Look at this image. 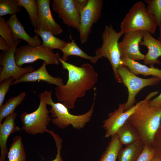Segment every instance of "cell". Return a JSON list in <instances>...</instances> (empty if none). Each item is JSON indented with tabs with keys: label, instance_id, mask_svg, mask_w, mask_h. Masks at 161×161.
<instances>
[{
	"label": "cell",
	"instance_id": "cell-1",
	"mask_svg": "<svg viewBox=\"0 0 161 161\" xmlns=\"http://www.w3.org/2000/svg\"><path fill=\"white\" fill-rule=\"evenodd\" d=\"M58 58L63 69L68 71V79L66 84L55 88V95L68 108H73L77 100L84 96L97 82L98 74L89 63L78 66Z\"/></svg>",
	"mask_w": 161,
	"mask_h": 161
},
{
	"label": "cell",
	"instance_id": "cell-2",
	"mask_svg": "<svg viewBox=\"0 0 161 161\" xmlns=\"http://www.w3.org/2000/svg\"><path fill=\"white\" fill-rule=\"evenodd\" d=\"M158 92H153L148 95L127 120L137 130L144 146H152L160 127L161 107L149 105L151 99Z\"/></svg>",
	"mask_w": 161,
	"mask_h": 161
},
{
	"label": "cell",
	"instance_id": "cell-3",
	"mask_svg": "<svg viewBox=\"0 0 161 161\" xmlns=\"http://www.w3.org/2000/svg\"><path fill=\"white\" fill-rule=\"evenodd\" d=\"M44 92L47 104L51 106L49 112L53 118L51 121L58 128L64 129L71 125L74 128L78 130L83 128L90 121L94 110L96 96L95 90L93 102L90 109L86 113L79 115L70 113L68 108L63 103H54L52 97V91L45 90Z\"/></svg>",
	"mask_w": 161,
	"mask_h": 161
},
{
	"label": "cell",
	"instance_id": "cell-4",
	"mask_svg": "<svg viewBox=\"0 0 161 161\" xmlns=\"http://www.w3.org/2000/svg\"><path fill=\"white\" fill-rule=\"evenodd\" d=\"M158 24L156 18L147 11L142 1L134 3L121 22L120 31L123 34L131 31H147L154 34Z\"/></svg>",
	"mask_w": 161,
	"mask_h": 161
},
{
	"label": "cell",
	"instance_id": "cell-5",
	"mask_svg": "<svg viewBox=\"0 0 161 161\" xmlns=\"http://www.w3.org/2000/svg\"><path fill=\"white\" fill-rule=\"evenodd\" d=\"M123 34L120 31L117 32L112 26L106 25L102 34L103 43L101 46L95 50V55L98 59L103 57L109 60L114 78L119 83L122 82L117 69L123 64L118 47V40Z\"/></svg>",
	"mask_w": 161,
	"mask_h": 161
},
{
	"label": "cell",
	"instance_id": "cell-6",
	"mask_svg": "<svg viewBox=\"0 0 161 161\" xmlns=\"http://www.w3.org/2000/svg\"><path fill=\"white\" fill-rule=\"evenodd\" d=\"M39 97L40 103L37 109L30 113L24 112L20 116L22 123V130L33 135L47 132V127L52 120L47 108L44 92L40 93Z\"/></svg>",
	"mask_w": 161,
	"mask_h": 161
},
{
	"label": "cell",
	"instance_id": "cell-7",
	"mask_svg": "<svg viewBox=\"0 0 161 161\" xmlns=\"http://www.w3.org/2000/svg\"><path fill=\"white\" fill-rule=\"evenodd\" d=\"M117 71L122 82L128 90V97L125 103L124 112L134 105L136 95L142 89L146 86L155 85L161 81L160 79L156 77L153 76L148 78L139 77L123 64L118 67Z\"/></svg>",
	"mask_w": 161,
	"mask_h": 161
},
{
	"label": "cell",
	"instance_id": "cell-8",
	"mask_svg": "<svg viewBox=\"0 0 161 161\" xmlns=\"http://www.w3.org/2000/svg\"><path fill=\"white\" fill-rule=\"evenodd\" d=\"M88 0H53V10L63 23L78 31L79 30L81 12Z\"/></svg>",
	"mask_w": 161,
	"mask_h": 161
},
{
	"label": "cell",
	"instance_id": "cell-9",
	"mask_svg": "<svg viewBox=\"0 0 161 161\" xmlns=\"http://www.w3.org/2000/svg\"><path fill=\"white\" fill-rule=\"evenodd\" d=\"M59 57V53H55L52 50L41 46L33 47L28 45L17 48L14 56L16 64L20 67L38 60H43L47 64L58 65L60 63Z\"/></svg>",
	"mask_w": 161,
	"mask_h": 161
},
{
	"label": "cell",
	"instance_id": "cell-10",
	"mask_svg": "<svg viewBox=\"0 0 161 161\" xmlns=\"http://www.w3.org/2000/svg\"><path fill=\"white\" fill-rule=\"evenodd\" d=\"M20 40L16 41L14 45L8 51L2 52L0 55V64L1 69L0 73V83L7 79L12 77L17 80L25 75L35 70L31 66L21 67L16 64L15 54Z\"/></svg>",
	"mask_w": 161,
	"mask_h": 161
},
{
	"label": "cell",
	"instance_id": "cell-11",
	"mask_svg": "<svg viewBox=\"0 0 161 161\" xmlns=\"http://www.w3.org/2000/svg\"><path fill=\"white\" fill-rule=\"evenodd\" d=\"M103 2V0H88L82 10L78 31L80 41L82 44L87 42L93 25L100 18Z\"/></svg>",
	"mask_w": 161,
	"mask_h": 161
},
{
	"label": "cell",
	"instance_id": "cell-12",
	"mask_svg": "<svg viewBox=\"0 0 161 161\" xmlns=\"http://www.w3.org/2000/svg\"><path fill=\"white\" fill-rule=\"evenodd\" d=\"M122 40L118 43L121 58L135 60H144L145 55L141 52L139 45L142 40L143 31H131L124 34Z\"/></svg>",
	"mask_w": 161,
	"mask_h": 161
},
{
	"label": "cell",
	"instance_id": "cell-13",
	"mask_svg": "<svg viewBox=\"0 0 161 161\" xmlns=\"http://www.w3.org/2000/svg\"><path fill=\"white\" fill-rule=\"evenodd\" d=\"M143 100L137 103L125 112L124 111L125 103L119 104L118 108L109 113L108 118L103 122V127L106 130L105 137L108 138L116 134L119 129L127 121Z\"/></svg>",
	"mask_w": 161,
	"mask_h": 161
},
{
	"label": "cell",
	"instance_id": "cell-14",
	"mask_svg": "<svg viewBox=\"0 0 161 161\" xmlns=\"http://www.w3.org/2000/svg\"><path fill=\"white\" fill-rule=\"evenodd\" d=\"M38 6V16L36 28L49 31L54 35L60 34L63 29L54 19L51 12L50 0H37Z\"/></svg>",
	"mask_w": 161,
	"mask_h": 161
},
{
	"label": "cell",
	"instance_id": "cell-15",
	"mask_svg": "<svg viewBox=\"0 0 161 161\" xmlns=\"http://www.w3.org/2000/svg\"><path fill=\"white\" fill-rule=\"evenodd\" d=\"M140 44L145 46L148 49L143 60L145 65L153 66L154 64H161L158 59L161 56V39L157 40L149 32L143 31V39Z\"/></svg>",
	"mask_w": 161,
	"mask_h": 161
},
{
	"label": "cell",
	"instance_id": "cell-16",
	"mask_svg": "<svg viewBox=\"0 0 161 161\" xmlns=\"http://www.w3.org/2000/svg\"><path fill=\"white\" fill-rule=\"evenodd\" d=\"M17 116V113L14 112L6 117L3 122L0 124V161H6L8 152L7 141L9 136L22 130L16 125L15 120Z\"/></svg>",
	"mask_w": 161,
	"mask_h": 161
},
{
	"label": "cell",
	"instance_id": "cell-17",
	"mask_svg": "<svg viewBox=\"0 0 161 161\" xmlns=\"http://www.w3.org/2000/svg\"><path fill=\"white\" fill-rule=\"evenodd\" d=\"M47 64L44 62L37 70L29 73L13 82L12 85L24 82H33L43 81L49 84L60 86L64 85L63 80L59 77H55L51 75L46 69Z\"/></svg>",
	"mask_w": 161,
	"mask_h": 161
},
{
	"label": "cell",
	"instance_id": "cell-18",
	"mask_svg": "<svg viewBox=\"0 0 161 161\" xmlns=\"http://www.w3.org/2000/svg\"><path fill=\"white\" fill-rule=\"evenodd\" d=\"M10 26L15 41L22 39L26 41L28 45L33 47L40 46L42 42L36 35L33 37L30 36L24 30V27L17 18L16 14L11 15L7 21Z\"/></svg>",
	"mask_w": 161,
	"mask_h": 161
},
{
	"label": "cell",
	"instance_id": "cell-19",
	"mask_svg": "<svg viewBox=\"0 0 161 161\" xmlns=\"http://www.w3.org/2000/svg\"><path fill=\"white\" fill-rule=\"evenodd\" d=\"M121 59L123 64L134 74L136 75H142L144 76L152 75L158 77L161 80V69L153 66L148 67L145 65L127 58H121Z\"/></svg>",
	"mask_w": 161,
	"mask_h": 161
},
{
	"label": "cell",
	"instance_id": "cell-20",
	"mask_svg": "<svg viewBox=\"0 0 161 161\" xmlns=\"http://www.w3.org/2000/svg\"><path fill=\"white\" fill-rule=\"evenodd\" d=\"M144 146L141 140L126 145L118 154V161H137L142 152Z\"/></svg>",
	"mask_w": 161,
	"mask_h": 161
},
{
	"label": "cell",
	"instance_id": "cell-21",
	"mask_svg": "<svg viewBox=\"0 0 161 161\" xmlns=\"http://www.w3.org/2000/svg\"><path fill=\"white\" fill-rule=\"evenodd\" d=\"M63 53V55L60 58L63 61H66L70 56L75 55L89 61L93 64L97 63L98 58L95 56H91L81 49L74 40L67 42L62 48L60 49Z\"/></svg>",
	"mask_w": 161,
	"mask_h": 161
},
{
	"label": "cell",
	"instance_id": "cell-22",
	"mask_svg": "<svg viewBox=\"0 0 161 161\" xmlns=\"http://www.w3.org/2000/svg\"><path fill=\"white\" fill-rule=\"evenodd\" d=\"M116 134L120 143L125 146L141 140L137 130L127 121L119 129Z\"/></svg>",
	"mask_w": 161,
	"mask_h": 161
},
{
	"label": "cell",
	"instance_id": "cell-23",
	"mask_svg": "<svg viewBox=\"0 0 161 161\" xmlns=\"http://www.w3.org/2000/svg\"><path fill=\"white\" fill-rule=\"evenodd\" d=\"M34 31L36 35L41 38L42 44L41 46L44 47L52 50L55 49H60L67 43L56 37L50 32L37 29H34Z\"/></svg>",
	"mask_w": 161,
	"mask_h": 161
},
{
	"label": "cell",
	"instance_id": "cell-24",
	"mask_svg": "<svg viewBox=\"0 0 161 161\" xmlns=\"http://www.w3.org/2000/svg\"><path fill=\"white\" fill-rule=\"evenodd\" d=\"M8 161H26V154L21 136H15L8 151Z\"/></svg>",
	"mask_w": 161,
	"mask_h": 161
},
{
	"label": "cell",
	"instance_id": "cell-25",
	"mask_svg": "<svg viewBox=\"0 0 161 161\" xmlns=\"http://www.w3.org/2000/svg\"><path fill=\"white\" fill-rule=\"evenodd\" d=\"M122 145L116 134L112 136L98 161H116L118 154L122 148Z\"/></svg>",
	"mask_w": 161,
	"mask_h": 161
},
{
	"label": "cell",
	"instance_id": "cell-26",
	"mask_svg": "<svg viewBox=\"0 0 161 161\" xmlns=\"http://www.w3.org/2000/svg\"><path fill=\"white\" fill-rule=\"evenodd\" d=\"M26 96V93L22 92L17 96L8 99L0 107V124L4 118L14 112L16 108L22 103Z\"/></svg>",
	"mask_w": 161,
	"mask_h": 161
},
{
	"label": "cell",
	"instance_id": "cell-27",
	"mask_svg": "<svg viewBox=\"0 0 161 161\" xmlns=\"http://www.w3.org/2000/svg\"><path fill=\"white\" fill-rule=\"evenodd\" d=\"M18 5L24 8L28 13L32 26L37 27L38 16V6L37 0H16Z\"/></svg>",
	"mask_w": 161,
	"mask_h": 161
},
{
	"label": "cell",
	"instance_id": "cell-28",
	"mask_svg": "<svg viewBox=\"0 0 161 161\" xmlns=\"http://www.w3.org/2000/svg\"><path fill=\"white\" fill-rule=\"evenodd\" d=\"M147 12L156 19L159 27V39H161V0H146Z\"/></svg>",
	"mask_w": 161,
	"mask_h": 161
},
{
	"label": "cell",
	"instance_id": "cell-29",
	"mask_svg": "<svg viewBox=\"0 0 161 161\" xmlns=\"http://www.w3.org/2000/svg\"><path fill=\"white\" fill-rule=\"evenodd\" d=\"M21 10V7L16 0H0V17L7 14H16Z\"/></svg>",
	"mask_w": 161,
	"mask_h": 161
},
{
	"label": "cell",
	"instance_id": "cell-30",
	"mask_svg": "<svg viewBox=\"0 0 161 161\" xmlns=\"http://www.w3.org/2000/svg\"><path fill=\"white\" fill-rule=\"evenodd\" d=\"M0 35L10 47L14 45L16 41L13 39L11 29L3 17H0Z\"/></svg>",
	"mask_w": 161,
	"mask_h": 161
},
{
	"label": "cell",
	"instance_id": "cell-31",
	"mask_svg": "<svg viewBox=\"0 0 161 161\" xmlns=\"http://www.w3.org/2000/svg\"><path fill=\"white\" fill-rule=\"evenodd\" d=\"M14 80V78L11 77L0 83V107L3 104L5 96Z\"/></svg>",
	"mask_w": 161,
	"mask_h": 161
},
{
	"label": "cell",
	"instance_id": "cell-32",
	"mask_svg": "<svg viewBox=\"0 0 161 161\" xmlns=\"http://www.w3.org/2000/svg\"><path fill=\"white\" fill-rule=\"evenodd\" d=\"M155 153L153 146H144L142 152L137 161H151Z\"/></svg>",
	"mask_w": 161,
	"mask_h": 161
},
{
	"label": "cell",
	"instance_id": "cell-33",
	"mask_svg": "<svg viewBox=\"0 0 161 161\" xmlns=\"http://www.w3.org/2000/svg\"><path fill=\"white\" fill-rule=\"evenodd\" d=\"M47 132L50 134L53 138L57 148V153L55 158L51 161H63L61 155V151L62 147V139L58 135L52 131L48 129Z\"/></svg>",
	"mask_w": 161,
	"mask_h": 161
},
{
	"label": "cell",
	"instance_id": "cell-34",
	"mask_svg": "<svg viewBox=\"0 0 161 161\" xmlns=\"http://www.w3.org/2000/svg\"><path fill=\"white\" fill-rule=\"evenodd\" d=\"M153 147L155 151V155L161 157V130L159 129L154 140Z\"/></svg>",
	"mask_w": 161,
	"mask_h": 161
},
{
	"label": "cell",
	"instance_id": "cell-35",
	"mask_svg": "<svg viewBox=\"0 0 161 161\" xmlns=\"http://www.w3.org/2000/svg\"><path fill=\"white\" fill-rule=\"evenodd\" d=\"M149 105L151 107H161V92L157 96L150 100Z\"/></svg>",
	"mask_w": 161,
	"mask_h": 161
},
{
	"label": "cell",
	"instance_id": "cell-36",
	"mask_svg": "<svg viewBox=\"0 0 161 161\" xmlns=\"http://www.w3.org/2000/svg\"><path fill=\"white\" fill-rule=\"evenodd\" d=\"M10 48L5 40L0 36V49L3 52H5L8 51Z\"/></svg>",
	"mask_w": 161,
	"mask_h": 161
},
{
	"label": "cell",
	"instance_id": "cell-37",
	"mask_svg": "<svg viewBox=\"0 0 161 161\" xmlns=\"http://www.w3.org/2000/svg\"><path fill=\"white\" fill-rule=\"evenodd\" d=\"M151 161H161V157L155 155Z\"/></svg>",
	"mask_w": 161,
	"mask_h": 161
},
{
	"label": "cell",
	"instance_id": "cell-38",
	"mask_svg": "<svg viewBox=\"0 0 161 161\" xmlns=\"http://www.w3.org/2000/svg\"><path fill=\"white\" fill-rule=\"evenodd\" d=\"M159 129L161 130V127H160Z\"/></svg>",
	"mask_w": 161,
	"mask_h": 161
},
{
	"label": "cell",
	"instance_id": "cell-39",
	"mask_svg": "<svg viewBox=\"0 0 161 161\" xmlns=\"http://www.w3.org/2000/svg\"><path fill=\"white\" fill-rule=\"evenodd\" d=\"M29 161H30V160H29Z\"/></svg>",
	"mask_w": 161,
	"mask_h": 161
},
{
	"label": "cell",
	"instance_id": "cell-40",
	"mask_svg": "<svg viewBox=\"0 0 161 161\" xmlns=\"http://www.w3.org/2000/svg\"></svg>",
	"mask_w": 161,
	"mask_h": 161
}]
</instances>
